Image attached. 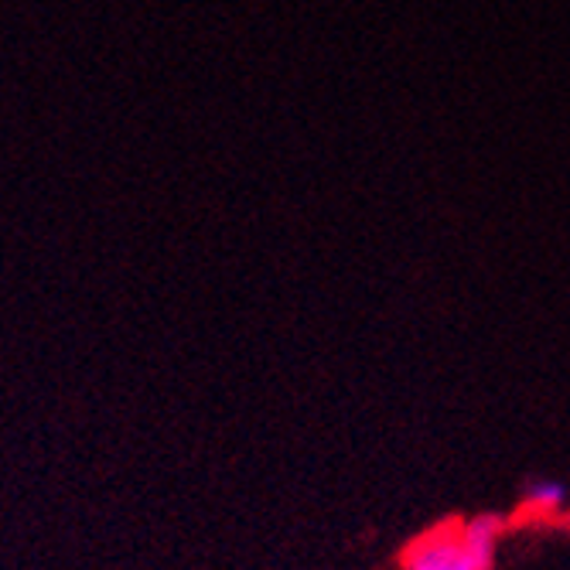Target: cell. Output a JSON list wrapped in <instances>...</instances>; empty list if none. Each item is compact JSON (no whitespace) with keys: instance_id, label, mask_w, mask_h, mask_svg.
Here are the masks:
<instances>
[{"instance_id":"obj_1","label":"cell","mask_w":570,"mask_h":570,"mask_svg":"<svg viewBox=\"0 0 570 570\" xmlns=\"http://www.w3.org/2000/svg\"><path fill=\"white\" fill-rule=\"evenodd\" d=\"M403 570H479V567L464 553L458 527H438L406 547Z\"/></svg>"},{"instance_id":"obj_2","label":"cell","mask_w":570,"mask_h":570,"mask_svg":"<svg viewBox=\"0 0 570 570\" xmlns=\"http://www.w3.org/2000/svg\"><path fill=\"white\" fill-rule=\"evenodd\" d=\"M502 530H505V523H502V515H495V512H482V515H472L469 523H458L461 547H464V553H469V560L479 570L495 567V550H499Z\"/></svg>"},{"instance_id":"obj_3","label":"cell","mask_w":570,"mask_h":570,"mask_svg":"<svg viewBox=\"0 0 570 570\" xmlns=\"http://www.w3.org/2000/svg\"><path fill=\"white\" fill-rule=\"evenodd\" d=\"M527 502L537 512H560L563 502H567V485L557 482V479H533L530 489H527Z\"/></svg>"}]
</instances>
